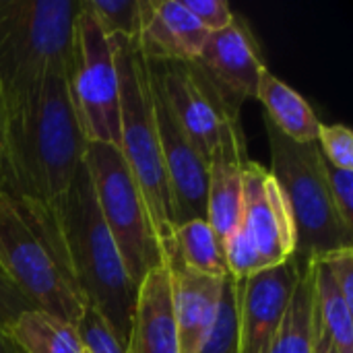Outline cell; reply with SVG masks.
I'll use <instances>...</instances> for the list:
<instances>
[{
  "mask_svg": "<svg viewBox=\"0 0 353 353\" xmlns=\"http://www.w3.org/2000/svg\"><path fill=\"white\" fill-rule=\"evenodd\" d=\"M319 261H323L327 265V269L331 271L341 296L353 308V248L339 250V252L323 256Z\"/></svg>",
  "mask_w": 353,
  "mask_h": 353,
  "instance_id": "cell-31",
  "label": "cell"
},
{
  "mask_svg": "<svg viewBox=\"0 0 353 353\" xmlns=\"http://www.w3.org/2000/svg\"><path fill=\"white\" fill-rule=\"evenodd\" d=\"M0 353H21V350L14 345V341L8 337L6 329L0 327Z\"/></svg>",
  "mask_w": 353,
  "mask_h": 353,
  "instance_id": "cell-34",
  "label": "cell"
},
{
  "mask_svg": "<svg viewBox=\"0 0 353 353\" xmlns=\"http://www.w3.org/2000/svg\"><path fill=\"white\" fill-rule=\"evenodd\" d=\"M314 263V306L321 325L339 353H353V308L341 296L331 271L319 259Z\"/></svg>",
  "mask_w": 353,
  "mask_h": 353,
  "instance_id": "cell-20",
  "label": "cell"
},
{
  "mask_svg": "<svg viewBox=\"0 0 353 353\" xmlns=\"http://www.w3.org/2000/svg\"><path fill=\"white\" fill-rule=\"evenodd\" d=\"M192 62L238 108L246 99H256L259 81L267 68L261 43L242 14H234L225 29L209 33L199 58Z\"/></svg>",
  "mask_w": 353,
  "mask_h": 353,
  "instance_id": "cell-11",
  "label": "cell"
},
{
  "mask_svg": "<svg viewBox=\"0 0 353 353\" xmlns=\"http://www.w3.org/2000/svg\"><path fill=\"white\" fill-rule=\"evenodd\" d=\"M256 99L265 105V118L281 134L296 143H316L321 120L310 103L269 68L261 74Z\"/></svg>",
  "mask_w": 353,
  "mask_h": 353,
  "instance_id": "cell-17",
  "label": "cell"
},
{
  "mask_svg": "<svg viewBox=\"0 0 353 353\" xmlns=\"http://www.w3.org/2000/svg\"><path fill=\"white\" fill-rule=\"evenodd\" d=\"M325 178L339 219L353 230V170H339L325 161Z\"/></svg>",
  "mask_w": 353,
  "mask_h": 353,
  "instance_id": "cell-28",
  "label": "cell"
},
{
  "mask_svg": "<svg viewBox=\"0 0 353 353\" xmlns=\"http://www.w3.org/2000/svg\"><path fill=\"white\" fill-rule=\"evenodd\" d=\"M153 110L159 130L165 178L172 196L174 228L192 219H207L209 161L199 153L192 141L184 134V130L172 116L170 108L165 105L163 97L159 95L155 83H153Z\"/></svg>",
  "mask_w": 353,
  "mask_h": 353,
  "instance_id": "cell-10",
  "label": "cell"
},
{
  "mask_svg": "<svg viewBox=\"0 0 353 353\" xmlns=\"http://www.w3.org/2000/svg\"><path fill=\"white\" fill-rule=\"evenodd\" d=\"M77 333L81 337L85 353H126V345L116 337L110 325L89 306L77 323Z\"/></svg>",
  "mask_w": 353,
  "mask_h": 353,
  "instance_id": "cell-26",
  "label": "cell"
},
{
  "mask_svg": "<svg viewBox=\"0 0 353 353\" xmlns=\"http://www.w3.org/2000/svg\"><path fill=\"white\" fill-rule=\"evenodd\" d=\"M27 310H33L31 302L19 292V288L10 281L0 265V327L8 329L17 321V316Z\"/></svg>",
  "mask_w": 353,
  "mask_h": 353,
  "instance_id": "cell-30",
  "label": "cell"
},
{
  "mask_svg": "<svg viewBox=\"0 0 353 353\" xmlns=\"http://www.w3.org/2000/svg\"><path fill=\"white\" fill-rule=\"evenodd\" d=\"M149 68L172 116L207 161L228 134L244 132L240 108L228 101L194 62L149 60Z\"/></svg>",
  "mask_w": 353,
  "mask_h": 353,
  "instance_id": "cell-9",
  "label": "cell"
},
{
  "mask_svg": "<svg viewBox=\"0 0 353 353\" xmlns=\"http://www.w3.org/2000/svg\"><path fill=\"white\" fill-rule=\"evenodd\" d=\"M182 4L209 33L225 29L236 14L225 0H182Z\"/></svg>",
  "mask_w": 353,
  "mask_h": 353,
  "instance_id": "cell-29",
  "label": "cell"
},
{
  "mask_svg": "<svg viewBox=\"0 0 353 353\" xmlns=\"http://www.w3.org/2000/svg\"><path fill=\"white\" fill-rule=\"evenodd\" d=\"M238 321H240V281L228 275L223 281L215 321L196 353H238Z\"/></svg>",
  "mask_w": 353,
  "mask_h": 353,
  "instance_id": "cell-22",
  "label": "cell"
},
{
  "mask_svg": "<svg viewBox=\"0 0 353 353\" xmlns=\"http://www.w3.org/2000/svg\"><path fill=\"white\" fill-rule=\"evenodd\" d=\"M68 70L46 74L4 103L6 157L0 188L56 225L87 145L72 108Z\"/></svg>",
  "mask_w": 353,
  "mask_h": 353,
  "instance_id": "cell-1",
  "label": "cell"
},
{
  "mask_svg": "<svg viewBox=\"0 0 353 353\" xmlns=\"http://www.w3.org/2000/svg\"><path fill=\"white\" fill-rule=\"evenodd\" d=\"M248 161L244 132L228 134L209 157L207 223L223 244L242 221L244 165Z\"/></svg>",
  "mask_w": 353,
  "mask_h": 353,
  "instance_id": "cell-15",
  "label": "cell"
},
{
  "mask_svg": "<svg viewBox=\"0 0 353 353\" xmlns=\"http://www.w3.org/2000/svg\"><path fill=\"white\" fill-rule=\"evenodd\" d=\"M240 228L259 250L265 269L279 267L294 259L296 236L288 203L271 172L252 159L244 165Z\"/></svg>",
  "mask_w": 353,
  "mask_h": 353,
  "instance_id": "cell-12",
  "label": "cell"
},
{
  "mask_svg": "<svg viewBox=\"0 0 353 353\" xmlns=\"http://www.w3.org/2000/svg\"><path fill=\"white\" fill-rule=\"evenodd\" d=\"M302 267L296 259L240 281L238 353H267L275 339Z\"/></svg>",
  "mask_w": 353,
  "mask_h": 353,
  "instance_id": "cell-13",
  "label": "cell"
},
{
  "mask_svg": "<svg viewBox=\"0 0 353 353\" xmlns=\"http://www.w3.org/2000/svg\"><path fill=\"white\" fill-rule=\"evenodd\" d=\"M68 91L85 141L120 149V83L116 54L85 0H81L77 19Z\"/></svg>",
  "mask_w": 353,
  "mask_h": 353,
  "instance_id": "cell-8",
  "label": "cell"
},
{
  "mask_svg": "<svg viewBox=\"0 0 353 353\" xmlns=\"http://www.w3.org/2000/svg\"><path fill=\"white\" fill-rule=\"evenodd\" d=\"M161 256L170 275L172 308L180 350L182 353H196L215 321L225 279L207 277L188 269L174 240L161 248Z\"/></svg>",
  "mask_w": 353,
  "mask_h": 353,
  "instance_id": "cell-14",
  "label": "cell"
},
{
  "mask_svg": "<svg viewBox=\"0 0 353 353\" xmlns=\"http://www.w3.org/2000/svg\"><path fill=\"white\" fill-rule=\"evenodd\" d=\"M112 41H134L141 29V0H85Z\"/></svg>",
  "mask_w": 353,
  "mask_h": 353,
  "instance_id": "cell-24",
  "label": "cell"
},
{
  "mask_svg": "<svg viewBox=\"0 0 353 353\" xmlns=\"http://www.w3.org/2000/svg\"><path fill=\"white\" fill-rule=\"evenodd\" d=\"M312 353H339L321 325L316 306H314V314H312Z\"/></svg>",
  "mask_w": 353,
  "mask_h": 353,
  "instance_id": "cell-32",
  "label": "cell"
},
{
  "mask_svg": "<svg viewBox=\"0 0 353 353\" xmlns=\"http://www.w3.org/2000/svg\"><path fill=\"white\" fill-rule=\"evenodd\" d=\"M81 0H0V91L4 103L46 74L68 70Z\"/></svg>",
  "mask_w": 353,
  "mask_h": 353,
  "instance_id": "cell-5",
  "label": "cell"
},
{
  "mask_svg": "<svg viewBox=\"0 0 353 353\" xmlns=\"http://www.w3.org/2000/svg\"><path fill=\"white\" fill-rule=\"evenodd\" d=\"M21 353H85L77 327L43 310H27L6 329Z\"/></svg>",
  "mask_w": 353,
  "mask_h": 353,
  "instance_id": "cell-18",
  "label": "cell"
},
{
  "mask_svg": "<svg viewBox=\"0 0 353 353\" xmlns=\"http://www.w3.org/2000/svg\"><path fill=\"white\" fill-rule=\"evenodd\" d=\"M314 263L302 267L298 285L267 353H312Z\"/></svg>",
  "mask_w": 353,
  "mask_h": 353,
  "instance_id": "cell-19",
  "label": "cell"
},
{
  "mask_svg": "<svg viewBox=\"0 0 353 353\" xmlns=\"http://www.w3.org/2000/svg\"><path fill=\"white\" fill-rule=\"evenodd\" d=\"M126 353H182L165 265L139 283Z\"/></svg>",
  "mask_w": 353,
  "mask_h": 353,
  "instance_id": "cell-16",
  "label": "cell"
},
{
  "mask_svg": "<svg viewBox=\"0 0 353 353\" xmlns=\"http://www.w3.org/2000/svg\"><path fill=\"white\" fill-rule=\"evenodd\" d=\"M271 147V176L277 182L294 223L300 267L314 259L353 248V230L337 215L325 178V157L316 143H296L281 134L267 118Z\"/></svg>",
  "mask_w": 353,
  "mask_h": 353,
  "instance_id": "cell-6",
  "label": "cell"
},
{
  "mask_svg": "<svg viewBox=\"0 0 353 353\" xmlns=\"http://www.w3.org/2000/svg\"><path fill=\"white\" fill-rule=\"evenodd\" d=\"M153 6L168 27L170 35L174 37L182 60H196L209 37V31L194 19V14L182 4V0H153Z\"/></svg>",
  "mask_w": 353,
  "mask_h": 353,
  "instance_id": "cell-23",
  "label": "cell"
},
{
  "mask_svg": "<svg viewBox=\"0 0 353 353\" xmlns=\"http://www.w3.org/2000/svg\"><path fill=\"white\" fill-rule=\"evenodd\" d=\"M83 161L91 178L97 209L118 246L130 281L139 288L149 271L163 267L161 246L143 192L118 147L87 143Z\"/></svg>",
  "mask_w": 353,
  "mask_h": 353,
  "instance_id": "cell-7",
  "label": "cell"
},
{
  "mask_svg": "<svg viewBox=\"0 0 353 353\" xmlns=\"http://www.w3.org/2000/svg\"><path fill=\"white\" fill-rule=\"evenodd\" d=\"M174 244L188 269L207 277H228L223 244L219 242L207 219H192L178 225L174 230Z\"/></svg>",
  "mask_w": 353,
  "mask_h": 353,
  "instance_id": "cell-21",
  "label": "cell"
},
{
  "mask_svg": "<svg viewBox=\"0 0 353 353\" xmlns=\"http://www.w3.org/2000/svg\"><path fill=\"white\" fill-rule=\"evenodd\" d=\"M223 256L228 265V275L236 281H246L248 277L265 271L263 259L250 238L238 228L225 242H223Z\"/></svg>",
  "mask_w": 353,
  "mask_h": 353,
  "instance_id": "cell-25",
  "label": "cell"
},
{
  "mask_svg": "<svg viewBox=\"0 0 353 353\" xmlns=\"http://www.w3.org/2000/svg\"><path fill=\"white\" fill-rule=\"evenodd\" d=\"M316 145L327 163L339 170H353V132L350 126L321 122Z\"/></svg>",
  "mask_w": 353,
  "mask_h": 353,
  "instance_id": "cell-27",
  "label": "cell"
},
{
  "mask_svg": "<svg viewBox=\"0 0 353 353\" xmlns=\"http://www.w3.org/2000/svg\"><path fill=\"white\" fill-rule=\"evenodd\" d=\"M58 228L81 298L126 345L139 288L130 281L118 246L97 209L85 161L64 199Z\"/></svg>",
  "mask_w": 353,
  "mask_h": 353,
  "instance_id": "cell-2",
  "label": "cell"
},
{
  "mask_svg": "<svg viewBox=\"0 0 353 353\" xmlns=\"http://www.w3.org/2000/svg\"><path fill=\"white\" fill-rule=\"evenodd\" d=\"M4 157H6V105H4V95L0 91V178L4 174Z\"/></svg>",
  "mask_w": 353,
  "mask_h": 353,
  "instance_id": "cell-33",
  "label": "cell"
},
{
  "mask_svg": "<svg viewBox=\"0 0 353 353\" xmlns=\"http://www.w3.org/2000/svg\"><path fill=\"white\" fill-rule=\"evenodd\" d=\"M0 265L33 308L77 327L87 304L74 285L60 228L2 188Z\"/></svg>",
  "mask_w": 353,
  "mask_h": 353,
  "instance_id": "cell-3",
  "label": "cell"
},
{
  "mask_svg": "<svg viewBox=\"0 0 353 353\" xmlns=\"http://www.w3.org/2000/svg\"><path fill=\"white\" fill-rule=\"evenodd\" d=\"M112 41V39H110ZM120 83V153L137 180L163 248L174 240V211L153 110L149 60L134 41H112Z\"/></svg>",
  "mask_w": 353,
  "mask_h": 353,
  "instance_id": "cell-4",
  "label": "cell"
}]
</instances>
